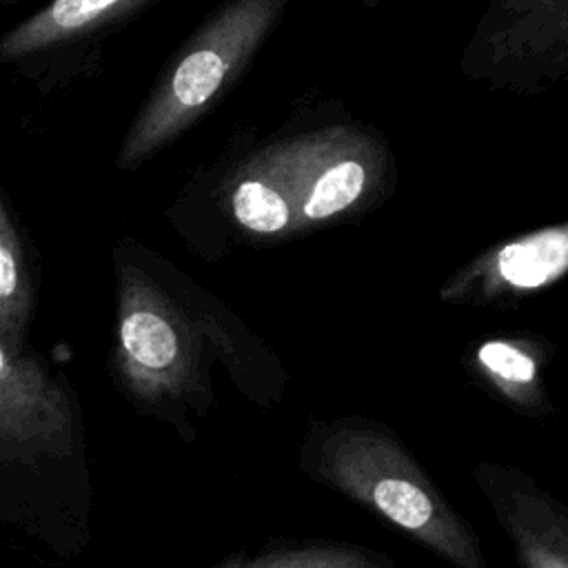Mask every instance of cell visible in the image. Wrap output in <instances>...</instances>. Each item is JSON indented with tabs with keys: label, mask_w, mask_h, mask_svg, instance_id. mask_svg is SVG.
Wrapping results in <instances>:
<instances>
[{
	"label": "cell",
	"mask_w": 568,
	"mask_h": 568,
	"mask_svg": "<svg viewBox=\"0 0 568 568\" xmlns=\"http://www.w3.org/2000/svg\"><path fill=\"white\" fill-rule=\"evenodd\" d=\"M282 9L280 0H240L224 7L193 38L131 126L120 166H135L182 133L231 84L264 40Z\"/></svg>",
	"instance_id": "2"
},
{
	"label": "cell",
	"mask_w": 568,
	"mask_h": 568,
	"mask_svg": "<svg viewBox=\"0 0 568 568\" xmlns=\"http://www.w3.org/2000/svg\"><path fill=\"white\" fill-rule=\"evenodd\" d=\"M481 486L515 544L521 568H568V519L557 501L532 486L484 475Z\"/></svg>",
	"instance_id": "6"
},
{
	"label": "cell",
	"mask_w": 568,
	"mask_h": 568,
	"mask_svg": "<svg viewBox=\"0 0 568 568\" xmlns=\"http://www.w3.org/2000/svg\"><path fill=\"white\" fill-rule=\"evenodd\" d=\"M146 4V0H58L9 31L0 40V58L11 60L91 33L144 9Z\"/></svg>",
	"instance_id": "8"
},
{
	"label": "cell",
	"mask_w": 568,
	"mask_h": 568,
	"mask_svg": "<svg viewBox=\"0 0 568 568\" xmlns=\"http://www.w3.org/2000/svg\"><path fill=\"white\" fill-rule=\"evenodd\" d=\"M71 437L64 393L33 359L11 357L0 344V444L62 450Z\"/></svg>",
	"instance_id": "5"
},
{
	"label": "cell",
	"mask_w": 568,
	"mask_h": 568,
	"mask_svg": "<svg viewBox=\"0 0 568 568\" xmlns=\"http://www.w3.org/2000/svg\"><path fill=\"white\" fill-rule=\"evenodd\" d=\"M213 568H397L388 559L353 546H297L229 555Z\"/></svg>",
	"instance_id": "10"
},
{
	"label": "cell",
	"mask_w": 568,
	"mask_h": 568,
	"mask_svg": "<svg viewBox=\"0 0 568 568\" xmlns=\"http://www.w3.org/2000/svg\"><path fill=\"white\" fill-rule=\"evenodd\" d=\"M231 209L235 220L251 233L275 235L293 229V209L286 191L262 166L255 175L242 178L231 193Z\"/></svg>",
	"instance_id": "11"
},
{
	"label": "cell",
	"mask_w": 568,
	"mask_h": 568,
	"mask_svg": "<svg viewBox=\"0 0 568 568\" xmlns=\"http://www.w3.org/2000/svg\"><path fill=\"white\" fill-rule=\"evenodd\" d=\"M568 266V233L564 226L541 229L515 242H508L486 255L479 268H473L464 286L477 282L488 295L501 291L539 288L557 280Z\"/></svg>",
	"instance_id": "7"
},
{
	"label": "cell",
	"mask_w": 568,
	"mask_h": 568,
	"mask_svg": "<svg viewBox=\"0 0 568 568\" xmlns=\"http://www.w3.org/2000/svg\"><path fill=\"white\" fill-rule=\"evenodd\" d=\"M29 304V277L22 248L7 209L0 202V339L11 346L9 353L13 357H20Z\"/></svg>",
	"instance_id": "9"
},
{
	"label": "cell",
	"mask_w": 568,
	"mask_h": 568,
	"mask_svg": "<svg viewBox=\"0 0 568 568\" xmlns=\"http://www.w3.org/2000/svg\"><path fill=\"white\" fill-rule=\"evenodd\" d=\"M262 166L286 191L293 229H300L351 209L368 189L373 158L359 142L335 135L282 149Z\"/></svg>",
	"instance_id": "4"
},
{
	"label": "cell",
	"mask_w": 568,
	"mask_h": 568,
	"mask_svg": "<svg viewBox=\"0 0 568 568\" xmlns=\"http://www.w3.org/2000/svg\"><path fill=\"white\" fill-rule=\"evenodd\" d=\"M197 337L191 322L142 271L122 266L118 359L126 386L144 402L182 395L195 384Z\"/></svg>",
	"instance_id": "3"
},
{
	"label": "cell",
	"mask_w": 568,
	"mask_h": 568,
	"mask_svg": "<svg viewBox=\"0 0 568 568\" xmlns=\"http://www.w3.org/2000/svg\"><path fill=\"white\" fill-rule=\"evenodd\" d=\"M317 475L455 568H488L479 541L413 457L368 426H337L317 448Z\"/></svg>",
	"instance_id": "1"
},
{
	"label": "cell",
	"mask_w": 568,
	"mask_h": 568,
	"mask_svg": "<svg viewBox=\"0 0 568 568\" xmlns=\"http://www.w3.org/2000/svg\"><path fill=\"white\" fill-rule=\"evenodd\" d=\"M477 362L513 402L532 406L539 399L537 362L521 346L506 339L484 342L477 351Z\"/></svg>",
	"instance_id": "12"
}]
</instances>
